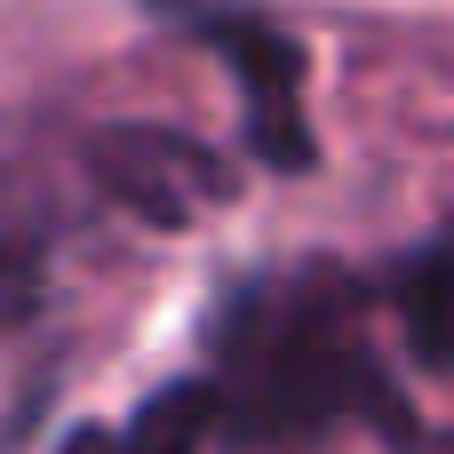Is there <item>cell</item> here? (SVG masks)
Returning a JSON list of instances; mask_svg holds the SVG:
<instances>
[{
  "mask_svg": "<svg viewBox=\"0 0 454 454\" xmlns=\"http://www.w3.org/2000/svg\"><path fill=\"white\" fill-rule=\"evenodd\" d=\"M168 32L200 40L231 88H239V152L263 168V176H311L319 168V128H311V56L303 40L247 8V0H144Z\"/></svg>",
  "mask_w": 454,
  "mask_h": 454,
  "instance_id": "2",
  "label": "cell"
},
{
  "mask_svg": "<svg viewBox=\"0 0 454 454\" xmlns=\"http://www.w3.org/2000/svg\"><path fill=\"white\" fill-rule=\"evenodd\" d=\"M223 447V399H215V375H176L160 391H144L120 423H80L64 431L56 454H207Z\"/></svg>",
  "mask_w": 454,
  "mask_h": 454,
  "instance_id": "4",
  "label": "cell"
},
{
  "mask_svg": "<svg viewBox=\"0 0 454 454\" xmlns=\"http://www.w3.org/2000/svg\"><path fill=\"white\" fill-rule=\"evenodd\" d=\"M383 303H391V319H399V343H407L423 367H454V239L407 247V255L383 271Z\"/></svg>",
  "mask_w": 454,
  "mask_h": 454,
  "instance_id": "5",
  "label": "cell"
},
{
  "mask_svg": "<svg viewBox=\"0 0 454 454\" xmlns=\"http://www.w3.org/2000/svg\"><path fill=\"white\" fill-rule=\"evenodd\" d=\"M207 375L223 399V454H319L367 431L391 454H454L367 335V287L343 263L239 271L207 311Z\"/></svg>",
  "mask_w": 454,
  "mask_h": 454,
  "instance_id": "1",
  "label": "cell"
},
{
  "mask_svg": "<svg viewBox=\"0 0 454 454\" xmlns=\"http://www.w3.org/2000/svg\"><path fill=\"white\" fill-rule=\"evenodd\" d=\"M80 168L96 176V192L112 207H128V215H144L160 231H184V223H200L207 207H223L239 192V168L215 144H200L184 128H160V120L96 128L88 152H80Z\"/></svg>",
  "mask_w": 454,
  "mask_h": 454,
  "instance_id": "3",
  "label": "cell"
}]
</instances>
